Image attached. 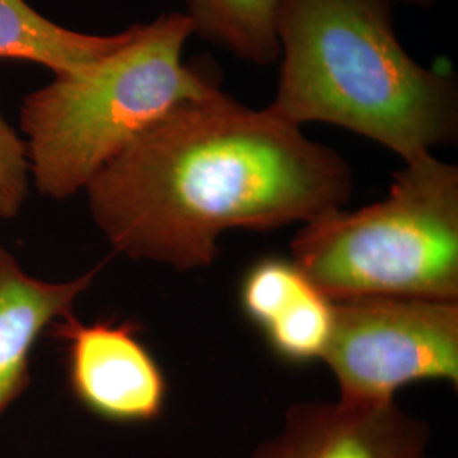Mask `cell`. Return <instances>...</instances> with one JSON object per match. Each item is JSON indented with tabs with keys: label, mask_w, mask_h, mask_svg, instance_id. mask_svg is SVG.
<instances>
[{
	"label": "cell",
	"mask_w": 458,
	"mask_h": 458,
	"mask_svg": "<svg viewBox=\"0 0 458 458\" xmlns=\"http://www.w3.org/2000/svg\"><path fill=\"white\" fill-rule=\"evenodd\" d=\"M83 191L115 253L189 272L216 260L229 229L308 225L344 209L353 175L301 126L219 90L175 106Z\"/></svg>",
	"instance_id": "6da1fadb"
},
{
	"label": "cell",
	"mask_w": 458,
	"mask_h": 458,
	"mask_svg": "<svg viewBox=\"0 0 458 458\" xmlns=\"http://www.w3.org/2000/svg\"><path fill=\"white\" fill-rule=\"evenodd\" d=\"M276 33V114L357 132L404 164L455 141L457 82L404 49L391 0H278Z\"/></svg>",
	"instance_id": "7a4b0ae2"
},
{
	"label": "cell",
	"mask_w": 458,
	"mask_h": 458,
	"mask_svg": "<svg viewBox=\"0 0 458 458\" xmlns=\"http://www.w3.org/2000/svg\"><path fill=\"white\" fill-rule=\"evenodd\" d=\"M192 34L183 13L132 24L131 38L114 53L24 96L19 124L41 196H75L175 106L219 92L209 77L182 62Z\"/></svg>",
	"instance_id": "3957f363"
},
{
	"label": "cell",
	"mask_w": 458,
	"mask_h": 458,
	"mask_svg": "<svg viewBox=\"0 0 458 458\" xmlns=\"http://www.w3.org/2000/svg\"><path fill=\"white\" fill-rule=\"evenodd\" d=\"M291 260L335 302L458 301V166L431 153L404 165L386 199L304 225Z\"/></svg>",
	"instance_id": "277c9868"
},
{
	"label": "cell",
	"mask_w": 458,
	"mask_h": 458,
	"mask_svg": "<svg viewBox=\"0 0 458 458\" xmlns=\"http://www.w3.org/2000/svg\"><path fill=\"white\" fill-rule=\"evenodd\" d=\"M325 363L340 401L382 404L401 389L442 380L458 387V301L357 297L336 302Z\"/></svg>",
	"instance_id": "5b68a950"
},
{
	"label": "cell",
	"mask_w": 458,
	"mask_h": 458,
	"mask_svg": "<svg viewBox=\"0 0 458 458\" xmlns=\"http://www.w3.org/2000/svg\"><path fill=\"white\" fill-rule=\"evenodd\" d=\"M136 323H82L73 312L49 327L66 344L68 386L83 408L115 425H147L164 414V369Z\"/></svg>",
	"instance_id": "8992f818"
},
{
	"label": "cell",
	"mask_w": 458,
	"mask_h": 458,
	"mask_svg": "<svg viewBox=\"0 0 458 458\" xmlns=\"http://www.w3.org/2000/svg\"><path fill=\"white\" fill-rule=\"evenodd\" d=\"M429 428L397 401L297 403L246 458H428Z\"/></svg>",
	"instance_id": "52a82bcc"
},
{
	"label": "cell",
	"mask_w": 458,
	"mask_h": 458,
	"mask_svg": "<svg viewBox=\"0 0 458 458\" xmlns=\"http://www.w3.org/2000/svg\"><path fill=\"white\" fill-rule=\"evenodd\" d=\"M238 301L278 360L291 365L325 360L336 302L291 259L263 257L251 263L240 280Z\"/></svg>",
	"instance_id": "ba28073f"
},
{
	"label": "cell",
	"mask_w": 458,
	"mask_h": 458,
	"mask_svg": "<svg viewBox=\"0 0 458 458\" xmlns=\"http://www.w3.org/2000/svg\"><path fill=\"white\" fill-rule=\"evenodd\" d=\"M102 265L65 282H48L22 270L0 246V416L31 384V353L43 331L73 312Z\"/></svg>",
	"instance_id": "9c48e42d"
},
{
	"label": "cell",
	"mask_w": 458,
	"mask_h": 458,
	"mask_svg": "<svg viewBox=\"0 0 458 458\" xmlns=\"http://www.w3.org/2000/svg\"><path fill=\"white\" fill-rule=\"evenodd\" d=\"M132 34H87L64 28L26 0H0V58L47 66L53 75L79 73L121 48Z\"/></svg>",
	"instance_id": "30bf717a"
},
{
	"label": "cell",
	"mask_w": 458,
	"mask_h": 458,
	"mask_svg": "<svg viewBox=\"0 0 458 458\" xmlns=\"http://www.w3.org/2000/svg\"><path fill=\"white\" fill-rule=\"evenodd\" d=\"M278 0H187V17L194 34L216 43L231 55L272 65L280 58L276 33Z\"/></svg>",
	"instance_id": "8fae6325"
},
{
	"label": "cell",
	"mask_w": 458,
	"mask_h": 458,
	"mask_svg": "<svg viewBox=\"0 0 458 458\" xmlns=\"http://www.w3.org/2000/svg\"><path fill=\"white\" fill-rule=\"evenodd\" d=\"M30 182L26 143L0 111V219L13 221L21 214Z\"/></svg>",
	"instance_id": "7c38bea8"
},
{
	"label": "cell",
	"mask_w": 458,
	"mask_h": 458,
	"mask_svg": "<svg viewBox=\"0 0 458 458\" xmlns=\"http://www.w3.org/2000/svg\"><path fill=\"white\" fill-rule=\"evenodd\" d=\"M397 2H403V4H408V5H416V7L428 9V7L435 5V2H437V0H397Z\"/></svg>",
	"instance_id": "4fadbf2b"
}]
</instances>
